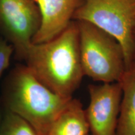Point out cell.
Returning <instances> with one entry per match:
<instances>
[{"label": "cell", "mask_w": 135, "mask_h": 135, "mask_svg": "<svg viewBox=\"0 0 135 135\" xmlns=\"http://www.w3.org/2000/svg\"><path fill=\"white\" fill-rule=\"evenodd\" d=\"M2 117H3L2 112H1V107H0V124H1V119H2Z\"/></svg>", "instance_id": "cell-13"}, {"label": "cell", "mask_w": 135, "mask_h": 135, "mask_svg": "<svg viewBox=\"0 0 135 135\" xmlns=\"http://www.w3.org/2000/svg\"><path fill=\"white\" fill-rule=\"evenodd\" d=\"M24 61L46 86L61 97L72 98L84 76L76 21L72 20L62 33L50 41L32 43Z\"/></svg>", "instance_id": "cell-1"}, {"label": "cell", "mask_w": 135, "mask_h": 135, "mask_svg": "<svg viewBox=\"0 0 135 135\" xmlns=\"http://www.w3.org/2000/svg\"><path fill=\"white\" fill-rule=\"evenodd\" d=\"M0 135H38L25 119L6 110L0 124Z\"/></svg>", "instance_id": "cell-10"}, {"label": "cell", "mask_w": 135, "mask_h": 135, "mask_svg": "<svg viewBox=\"0 0 135 135\" xmlns=\"http://www.w3.org/2000/svg\"><path fill=\"white\" fill-rule=\"evenodd\" d=\"M40 24L36 0H0V34L13 46L17 60H25Z\"/></svg>", "instance_id": "cell-5"}, {"label": "cell", "mask_w": 135, "mask_h": 135, "mask_svg": "<svg viewBox=\"0 0 135 135\" xmlns=\"http://www.w3.org/2000/svg\"><path fill=\"white\" fill-rule=\"evenodd\" d=\"M89 127L82 104L71 99L61 113L47 135H88Z\"/></svg>", "instance_id": "cell-9"}, {"label": "cell", "mask_w": 135, "mask_h": 135, "mask_svg": "<svg viewBox=\"0 0 135 135\" xmlns=\"http://www.w3.org/2000/svg\"><path fill=\"white\" fill-rule=\"evenodd\" d=\"M119 82L122 98L114 135H135V64L126 69Z\"/></svg>", "instance_id": "cell-8"}, {"label": "cell", "mask_w": 135, "mask_h": 135, "mask_svg": "<svg viewBox=\"0 0 135 135\" xmlns=\"http://www.w3.org/2000/svg\"><path fill=\"white\" fill-rule=\"evenodd\" d=\"M132 41H133V51H132V61H131V64L132 63L135 64V25L133 30Z\"/></svg>", "instance_id": "cell-12"}, {"label": "cell", "mask_w": 135, "mask_h": 135, "mask_svg": "<svg viewBox=\"0 0 135 135\" xmlns=\"http://www.w3.org/2000/svg\"><path fill=\"white\" fill-rule=\"evenodd\" d=\"M76 21L84 75L100 83L119 82L126 70L120 44L114 37L91 23Z\"/></svg>", "instance_id": "cell-3"}, {"label": "cell", "mask_w": 135, "mask_h": 135, "mask_svg": "<svg viewBox=\"0 0 135 135\" xmlns=\"http://www.w3.org/2000/svg\"><path fill=\"white\" fill-rule=\"evenodd\" d=\"M89 103L85 110L89 130L93 135H114L122 98L119 82L90 84Z\"/></svg>", "instance_id": "cell-6"}, {"label": "cell", "mask_w": 135, "mask_h": 135, "mask_svg": "<svg viewBox=\"0 0 135 135\" xmlns=\"http://www.w3.org/2000/svg\"><path fill=\"white\" fill-rule=\"evenodd\" d=\"M72 98L61 97L42 83L25 65H16L4 81L3 101L6 110L18 114L38 135H47Z\"/></svg>", "instance_id": "cell-2"}, {"label": "cell", "mask_w": 135, "mask_h": 135, "mask_svg": "<svg viewBox=\"0 0 135 135\" xmlns=\"http://www.w3.org/2000/svg\"><path fill=\"white\" fill-rule=\"evenodd\" d=\"M90 23L114 37L122 47L126 69L132 61L135 0H81L73 17Z\"/></svg>", "instance_id": "cell-4"}, {"label": "cell", "mask_w": 135, "mask_h": 135, "mask_svg": "<svg viewBox=\"0 0 135 135\" xmlns=\"http://www.w3.org/2000/svg\"><path fill=\"white\" fill-rule=\"evenodd\" d=\"M88 135H93V134H89Z\"/></svg>", "instance_id": "cell-14"}, {"label": "cell", "mask_w": 135, "mask_h": 135, "mask_svg": "<svg viewBox=\"0 0 135 135\" xmlns=\"http://www.w3.org/2000/svg\"><path fill=\"white\" fill-rule=\"evenodd\" d=\"M13 54L14 48L12 45L3 37H0V79L4 71L9 67Z\"/></svg>", "instance_id": "cell-11"}, {"label": "cell", "mask_w": 135, "mask_h": 135, "mask_svg": "<svg viewBox=\"0 0 135 135\" xmlns=\"http://www.w3.org/2000/svg\"><path fill=\"white\" fill-rule=\"evenodd\" d=\"M41 15L40 28L32 43L46 42L62 33L72 21L81 0H36Z\"/></svg>", "instance_id": "cell-7"}]
</instances>
